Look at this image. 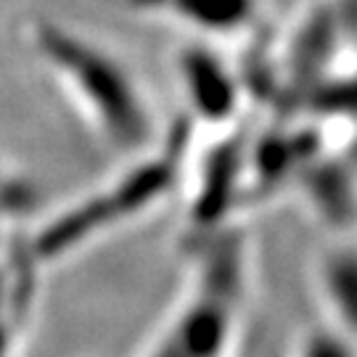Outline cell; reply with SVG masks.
I'll list each match as a JSON object with an SVG mask.
<instances>
[{
  "mask_svg": "<svg viewBox=\"0 0 357 357\" xmlns=\"http://www.w3.org/2000/svg\"><path fill=\"white\" fill-rule=\"evenodd\" d=\"M249 255L241 236L215 233L143 357H233L246 318Z\"/></svg>",
  "mask_w": 357,
  "mask_h": 357,
  "instance_id": "cell-2",
  "label": "cell"
},
{
  "mask_svg": "<svg viewBox=\"0 0 357 357\" xmlns=\"http://www.w3.org/2000/svg\"><path fill=\"white\" fill-rule=\"evenodd\" d=\"M209 35L243 32L257 13V0H138Z\"/></svg>",
  "mask_w": 357,
  "mask_h": 357,
  "instance_id": "cell-5",
  "label": "cell"
},
{
  "mask_svg": "<svg viewBox=\"0 0 357 357\" xmlns=\"http://www.w3.org/2000/svg\"><path fill=\"white\" fill-rule=\"evenodd\" d=\"M180 151V141L156 149L153 156L146 151L135 169L106 185L103 191H98V196H90L61 217L51 220L32 241V262L64 259L69 252L93 241L106 228L122 225L149 212L151 204L162 202V196H167V191L175 185Z\"/></svg>",
  "mask_w": 357,
  "mask_h": 357,
  "instance_id": "cell-3",
  "label": "cell"
},
{
  "mask_svg": "<svg viewBox=\"0 0 357 357\" xmlns=\"http://www.w3.org/2000/svg\"><path fill=\"white\" fill-rule=\"evenodd\" d=\"M26 48L98 141L130 153L151 151V101L138 75L112 48L51 19L26 24Z\"/></svg>",
  "mask_w": 357,
  "mask_h": 357,
  "instance_id": "cell-1",
  "label": "cell"
},
{
  "mask_svg": "<svg viewBox=\"0 0 357 357\" xmlns=\"http://www.w3.org/2000/svg\"><path fill=\"white\" fill-rule=\"evenodd\" d=\"M180 77L193 112L206 122H228L243 98V88L236 85L225 64L209 51H188L180 59Z\"/></svg>",
  "mask_w": 357,
  "mask_h": 357,
  "instance_id": "cell-4",
  "label": "cell"
}]
</instances>
